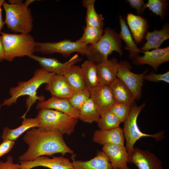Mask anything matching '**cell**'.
Masks as SVG:
<instances>
[{"label":"cell","instance_id":"ac0fdd59","mask_svg":"<svg viewBox=\"0 0 169 169\" xmlns=\"http://www.w3.org/2000/svg\"><path fill=\"white\" fill-rule=\"evenodd\" d=\"M74 157V155L71 157L74 169H119L112 166L102 151H99L96 156L88 161L75 160Z\"/></svg>","mask_w":169,"mask_h":169},{"label":"cell","instance_id":"8d00e7d4","mask_svg":"<svg viewBox=\"0 0 169 169\" xmlns=\"http://www.w3.org/2000/svg\"><path fill=\"white\" fill-rule=\"evenodd\" d=\"M15 141L10 140H3L0 144V157L8 153L13 147Z\"/></svg>","mask_w":169,"mask_h":169},{"label":"cell","instance_id":"ab89813d","mask_svg":"<svg viewBox=\"0 0 169 169\" xmlns=\"http://www.w3.org/2000/svg\"><path fill=\"white\" fill-rule=\"evenodd\" d=\"M95 1L94 0H83L82 1V4L83 6L86 8L88 6L90 5L95 3Z\"/></svg>","mask_w":169,"mask_h":169},{"label":"cell","instance_id":"83f0119b","mask_svg":"<svg viewBox=\"0 0 169 169\" xmlns=\"http://www.w3.org/2000/svg\"><path fill=\"white\" fill-rule=\"evenodd\" d=\"M100 118L97 109L90 97L79 110V119L84 122L91 123L97 122Z\"/></svg>","mask_w":169,"mask_h":169},{"label":"cell","instance_id":"30bf717a","mask_svg":"<svg viewBox=\"0 0 169 169\" xmlns=\"http://www.w3.org/2000/svg\"><path fill=\"white\" fill-rule=\"evenodd\" d=\"M20 169H31L38 166H43L50 169H74L69 160L63 156L50 158L45 156H39L30 161H20Z\"/></svg>","mask_w":169,"mask_h":169},{"label":"cell","instance_id":"f35d334b","mask_svg":"<svg viewBox=\"0 0 169 169\" xmlns=\"http://www.w3.org/2000/svg\"><path fill=\"white\" fill-rule=\"evenodd\" d=\"M4 50L2 40L0 36V61L4 60Z\"/></svg>","mask_w":169,"mask_h":169},{"label":"cell","instance_id":"9a60e30c","mask_svg":"<svg viewBox=\"0 0 169 169\" xmlns=\"http://www.w3.org/2000/svg\"><path fill=\"white\" fill-rule=\"evenodd\" d=\"M36 108L38 110L43 109L57 110L74 118L79 119V110L74 107L66 99L51 97L47 100H39Z\"/></svg>","mask_w":169,"mask_h":169},{"label":"cell","instance_id":"d6986e66","mask_svg":"<svg viewBox=\"0 0 169 169\" xmlns=\"http://www.w3.org/2000/svg\"><path fill=\"white\" fill-rule=\"evenodd\" d=\"M119 62L117 59L113 58L96 64L100 85H109L117 77Z\"/></svg>","mask_w":169,"mask_h":169},{"label":"cell","instance_id":"f546056e","mask_svg":"<svg viewBox=\"0 0 169 169\" xmlns=\"http://www.w3.org/2000/svg\"><path fill=\"white\" fill-rule=\"evenodd\" d=\"M168 1L166 0H148L142 7L141 13H143L147 8L160 16L161 20H163L167 11Z\"/></svg>","mask_w":169,"mask_h":169},{"label":"cell","instance_id":"cb8c5ba5","mask_svg":"<svg viewBox=\"0 0 169 169\" xmlns=\"http://www.w3.org/2000/svg\"><path fill=\"white\" fill-rule=\"evenodd\" d=\"M22 124L18 127L11 129L8 127L3 128L1 137L3 140H16L21 135L31 128L37 127L38 120L36 117L34 118H24Z\"/></svg>","mask_w":169,"mask_h":169},{"label":"cell","instance_id":"8992f818","mask_svg":"<svg viewBox=\"0 0 169 169\" xmlns=\"http://www.w3.org/2000/svg\"><path fill=\"white\" fill-rule=\"evenodd\" d=\"M4 50V60L12 61L17 57L29 56L35 52L36 42L29 33L16 34L0 31Z\"/></svg>","mask_w":169,"mask_h":169},{"label":"cell","instance_id":"52a82bcc","mask_svg":"<svg viewBox=\"0 0 169 169\" xmlns=\"http://www.w3.org/2000/svg\"><path fill=\"white\" fill-rule=\"evenodd\" d=\"M145 105V103L139 106L133 104L127 118L124 122L123 130L126 141L125 147L129 156L134 148L135 144L141 137H151L154 138L156 141H161L165 137L164 135V131H161L154 134H149L142 132L139 128L137 124V119L139 114Z\"/></svg>","mask_w":169,"mask_h":169},{"label":"cell","instance_id":"6da1fadb","mask_svg":"<svg viewBox=\"0 0 169 169\" xmlns=\"http://www.w3.org/2000/svg\"><path fill=\"white\" fill-rule=\"evenodd\" d=\"M23 140L28 147L19 157L20 161H32L41 156H52L58 153L63 156L66 153H74L65 143L63 135L56 132L45 131L33 128L26 132Z\"/></svg>","mask_w":169,"mask_h":169},{"label":"cell","instance_id":"f1b7e54d","mask_svg":"<svg viewBox=\"0 0 169 169\" xmlns=\"http://www.w3.org/2000/svg\"><path fill=\"white\" fill-rule=\"evenodd\" d=\"M103 33V28L86 26L82 36L77 40L85 45L94 44L99 41Z\"/></svg>","mask_w":169,"mask_h":169},{"label":"cell","instance_id":"5bb4252c","mask_svg":"<svg viewBox=\"0 0 169 169\" xmlns=\"http://www.w3.org/2000/svg\"><path fill=\"white\" fill-rule=\"evenodd\" d=\"M144 53L142 56L134 59L133 64L142 65L145 64L151 66L156 72L159 66L169 60V47L155 49L151 51H141Z\"/></svg>","mask_w":169,"mask_h":169},{"label":"cell","instance_id":"e0dca14e","mask_svg":"<svg viewBox=\"0 0 169 169\" xmlns=\"http://www.w3.org/2000/svg\"><path fill=\"white\" fill-rule=\"evenodd\" d=\"M46 84L45 90L53 97L69 99L74 92L63 75L55 74Z\"/></svg>","mask_w":169,"mask_h":169},{"label":"cell","instance_id":"4dcf8cb0","mask_svg":"<svg viewBox=\"0 0 169 169\" xmlns=\"http://www.w3.org/2000/svg\"><path fill=\"white\" fill-rule=\"evenodd\" d=\"M94 4H91L86 8V26L103 28L104 18L101 14H99L96 12Z\"/></svg>","mask_w":169,"mask_h":169},{"label":"cell","instance_id":"9c48e42d","mask_svg":"<svg viewBox=\"0 0 169 169\" xmlns=\"http://www.w3.org/2000/svg\"><path fill=\"white\" fill-rule=\"evenodd\" d=\"M131 65L128 61H120L116 77L129 88L135 99L139 100L141 96L142 87L144 81L143 77L149 70L146 69L143 73L137 74L131 71Z\"/></svg>","mask_w":169,"mask_h":169},{"label":"cell","instance_id":"60d3db41","mask_svg":"<svg viewBox=\"0 0 169 169\" xmlns=\"http://www.w3.org/2000/svg\"><path fill=\"white\" fill-rule=\"evenodd\" d=\"M5 24V22L3 20L2 15V9L0 7V31Z\"/></svg>","mask_w":169,"mask_h":169},{"label":"cell","instance_id":"603a6c76","mask_svg":"<svg viewBox=\"0 0 169 169\" xmlns=\"http://www.w3.org/2000/svg\"><path fill=\"white\" fill-rule=\"evenodd\" d=\"M109 85L115 102L132 106L135 98L131 91L122 81L116 77Z\"/></svg>","mask_w":169,"mask_h":169},{"label":"cell","instance_id":"4fadbf2b","mask_svg":"<svg viewBox=\"0 0 169 169\" xmlns=\"http://www.w3.org/2000/svg\"><path fill=\"white\" fill-rule=\"evenodd\" d=\"M100 116L110 110L115 103L109 85H99L90 91Z\"/></svg>","mask_w":169,"mask_h":169},{"label":"cell","instance_id":"5b68a950","mask_svg":"<svg viewBox=\"0 0 169 169\" xmlns=\"http://www.w3.org/2000/svg\"><path fill=\"white\" fill-rule=\"evenodd\" d=\"M3 6L6 14L4 22L8 29L21 34L29 33L31 32L33 26L31 12L22 0L12 4L5 2Z\"/></svg>","mask_w":169,"mask_h":169},{"label":"cell","instance_id":"d6a6232c","mask_svg":"<svg viewBox=\"0 0 169 169\" xmlns=\"http://www.w3.org/2000/svg\"><path fill=\"white\" fill-rule=\"evenodd\" d=\"M90 97V92L86 89L74 91L68 100L74 107L79 110Z\"/></svg>","mask_w":169,"mask_h":169},{"label":"cell","instance_id":"7c38bea8","mask_svg":"<svg viewBox=\"0 0 169 169\" xmlns=\"http://www.w3.org/2000/svg\"><path fill=\"white\" fill-rule=\"evenodd\" d=\"M29 57L37 62L41 68L46 71L57 74L63 75L71 65L79 62L81 59L78 54L74 55L67 61L62 63L54 58H48L32 54Z\"/></svg>","mask_w":169,"mask_h":169},{"label":"cell","instance_id":"e575fe53","mask_svg":"<svg viewBox=\"0 0 169 169\" xmlns=\"http://www.w3.org/2000/svg\"><path fill=\"white\" fill-rule=\"evenodd\" d=\"M144 79L153 82H157L162 81L169 83V71L162 74H156L152 73L145 74L143 77Z\"/></svg>","mask_w":169,"mask_h":169},{"label":"cell","instance_id":"1f68e13d","mask_svg":"<svg viewBox=\"0 0 169 169\" xmlns=\"http://www.w3.org/2000/svg\"><path fill=\"white\" fill-rule=\"evenodd\" d=\"M97 123L100 129L107 130L119 127L121 122L110 110L100 116Z\"/></svg>","mask_w":169,"mask_h":169},{"label":"cell","instance_id":"7a4b0ae2","mask_svg":"<svg viewBox=\"0 0 169 169\" xmlns=\"http://www.w3.org/2000/svg\"><path fill=\"white\" fill-rule=\"evenodd\" d=\"M55 74L48 72L42 68L36 69L30 79L27 81L19 82L16 86L10 88L9 90L10 97L5 99L2 105L10 106L16 103L20 97L27 95L28 97L26 104L27 109L21 118L26 117L31 107L37 101L45 100L44 95H37V90L42 84L47 83Z\"/></svg>","mask_w":169,"mask_h":169},{"label":"cell","instance_id":"7402d4cb","mask_svg":"<svg viewBox=\"0 0 169 169\" xmlns=\"http://www.w3.org/2000/svg\"><path fill=\"white\" fill-rule=\"evenodd\" d=\"M169 38V24L166 23L160 30L148 32L145 38L147 41L141 48V51H147L159 48L162 44Z\"/></svg>","mask_w":169,"mask_h":169},{"label":"cell","instance_id":"ffe728a7","mask_svg":"<svg viewBox=\"0 0 169 169\" xmlns=\"http://www.w3.org/2000/svg\"><path fill=\"white\" fill-rule=\"evenodd\" d=\"M92 140L95 143L103 146L111 144L124 146L123 131L120 127L110 130H96L94 132Z\"/></svg>","mask_w":169,"mask_h":169},{"label":"cell","instance_id":"ba28073f","mask_svg":"<svg viewBox=\"0 0 169 169\" xmlns=\"http://www.w3.org/2000/svg\"><path fill=\"white\" fill-rule=\"evenodd\" d=\"M88 45L77 40L72 41L66 39L56 42H36L35 50V52L43 54L59 53L66 58L74 52L86 56L87 53Z\"/></svg>","mask_w":169,"mask_h":169},{"label":"cell","instance_id":"74e56055","mask_svg":"<svg viewBox=\"0 0 169 169\" xmlns=\"http://www.w3.org/2000/svg\"><path fill=\"white\" fill-rule=\"evenodd\" d=\"M132 8H135L139 16L141 13L142 7L145 4L143 0H127L126 1Z\"/></svg>","mask_w":169,"mask_h":169},{"label":"cell","instance_id":"4316f807","mask_svg":"<svg viewBox=\"0 0 169 169\" xmlns=\"http://www.w3.org/2000/svg\"><path fill=\"white\" fill-rule=\"evenodd\" d=\"M86 88L90 91L99 85L96 64L89 60L85 61L81 65Z\"/></svg>","mask_w":169,"mask_h":169},{"label":"cell","instance_id":"277c9868","mask_svg":"<svg viewBox=\"0 0 169 169\" xmlns=\"http://www.w3.org/2000/svg\"><path fill=\"white\" fill-rule=\"evenodd\" d=\"M113 51L122 55L121 41L119 34L113 29L107 27L96 43L88 45L86 56L88 60L97 64L107 60L109 55Z\"/></svg>","mask_w":169,"mask_h":169},{"label":"cell","instance_id":"3957f363","mask_svg":"<svg viewBox=\"0 0 169 169\" xmlns=\"http://www.w3.org/2000/svg\"><path fill=\"white\" fill-rule=\"evenodd\" d=\"M36 117L38 120V129L45 131L56 132L63 135H70L74 131L79 119L50 109L39 110Z\"/></svg>","mask_w":169,"mask_h":169},{"label":"cell","instance_id":"484cf974","mask_svg":"<svg viewBox=\"0 0 169 169\" xmlns=\"http://www.w3.org/2000/svg\"><path fill=\"white\" fill-rule=\"evenodd\" d=\"M119 17L121 28L120 32L119 33V37L125 44L126 46L124 48L128 51L130 58L133 59L139 56V54L141 52V49L137 47L133 40L125 20L123 18L121 15H119Z\"/></svg>","mask_w":169,"mask_h":169},{"label":"cell","instance_id":"2e32d148","mask_svg":"<svg viewBox=\"0 0 169 169\" xmlns=\"http://www.w3.org/2000/svg\"><path fill=\"white\" fill-rule=\"evenodd\" d=\"M102 150L114 167L119 169H130L127 164L129 155L124 146L107 144L103 146Z\"/></svg>","mask_w":169,"mask_h":169},{"label":"cell","instance_id":"7bdbcfd3","mask_svg":"<svg viewBox=\"0 0 169 169\" xmlns=\"http://www.w3.org/2000/svg\"><path fill=\"white\" fill-rule=\"evenodd\" d=\"M5 2V1L4 0H0V7H1L2 6H3Z\"/></svg>","mask_w":169,"mask_h":169},{"label":"cell","instance_id":"b9f144b4","mask_svg":"<svg viewBox=\"0 0 169 169\" xmlns=\"http://www.w3.org/2000/svg\"><path fill=\"white\" fill-rule=\"evenodd\" d=\"M34 1H35V0H27L26 1H25L24 3L27 5L28 6L30 3L34 2Z\"/></svg>","mask_w":169,"mask_h":169},{"label":"cell","instance_id":"d590c367","mask_svg":"<svg viewBox=\"0 0 169 169\" xmlns=\"http://www.w3.org/2000/svg\"><path fill=\"white\" fill-rule=\"evenodd\" d=\"M0 169H20V164L14 163L12 156H9L6 161H0Z\"/></svg>","mask_w":169,"mask_h":169},{"label":"cell","instance_id":"ee69618b","mask_svg":"<svg viewBox=\"0 0 169 169\" xmlns=\"http://www.w3.org/2000/svg\"><path fill=\"white\" fill-rule=\"evenodd\" d=\"M2 106V104H0V110L1 109Z\"/></svg>","mask_w":169,"mask_h":169},{"label":"cell","instance_id":"836d02e7","mask_svg":"<svg viewBox=\"0 0 169 169\" xmlns=\"http://www.w3.org/2000/svg\"><path fill=\"white\" fill-rule=\"evenodd\" d=\"M131 106L126 104L115 102L110 111L118 118L120 122H124L130 112Z\"/></svg>","mask_w":169,"mask_h":169},{"label":"cell","instance_id":"8fae6325","mask_svg":"<svg viewBox=\"0 0 169 169\" xmlns=\"http://www.w3.org/2000/svg\"><path fill=\"white\" fill-rule=\"evenodd\" d=\"M128 162L134 164L139 169H162L161 161L149 150L134 148L129 156Z\"/></svg>","mask_w":169,"mask_h":169},{"label":"cell","instance_id":"d4e9b609","mask_svg":"<svg viewBox=\"0 0 169 169\" xmlns=\"http://www.w3.org/2000/svg\"><path fill=\"white\" fill-rule=\"evenodd\" d=\"M63 75L74 91L87 89L82 70L79 66L75 64L71 65Z\"/></svg>","mask_w":169,"mask_h":169},{"label":"cell","instance_id":"44dd1931","mask_svg":"<svg viewBox=\"0 0 169 169\" xmlns=\"http://www.w3.org/2000/svg\"><path fill=\"white\" fill-rule=\"evenodd\" d=\"M126 19L134 41L137 44L141 43L148 32L149 24L147 19L131 13L127 14Z\"/></svg>","mask_w":169,"mask_h":169}]
</instances>
